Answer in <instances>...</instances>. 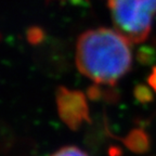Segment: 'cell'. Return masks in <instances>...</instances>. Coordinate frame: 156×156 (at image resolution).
<instances>
[{"instance_id": "cell-1", "label": "cell", "mask_w": 156, "mask_h": 156, "mask_svg": "<svg viewBox=\"0 0 156 156\" xmlns=\"http://www.w3.org/2000/svg\"><path fill=\"white\" fill-rule=\"evenodd\" d=\"M131 64L130 42L117 30L105 27L89 29L78 38L76 65L93 83L115 85L129 72Z\"/></svg>"}, {"instance_id": "cell-3", "label": "cell", "mask_w": 156, "mask_h": 156, "mask_svg": "<svg viewBox=\"0 0 156 156\" xmlns=\"http://www.w3.org/2000/svg\"><path fill=\"white\" fill-rule=\"evenodd\" d=\"M56 107L62 122L72 130H77L86 122H90L87 98L80 91L58 87L56 90Z\"/></svg>"}, {"instance_id": "cell-7", "label": "cell", "mask_w": 156, "mask_h": 156, "mask_svg": "<svg viewBox=\"0 0 156 156\" xmlns=\"http://www.w3.org/2000/svg\"><path fill=\"white\" fill-rule=\"evenodd\" d=\"M69 1H73V2H79V1H86V0H69Z\"/></svg>"}, {"instance_id": "cell-4", "label": "cell", "mask_w": 156, "mask_h": 156, "mask_svg": "<svg viewBox=\"0 0 156 156\" xmlns=\"http://www.w3.org/2000/svg\"><path fill=\"white\" fill-rule=\"evenodd\" d=\"M146 145H147V140H146V136L144 133H142V132H133V133L130 134V149L136 152H142L146 149Z\"/></svg>"}, {"instance_id": "cell-5", "label": "cell", "mask_w": 156, "mask_h": 156, "mask_svg": "<svg viewBox=\"0 0 156 156\" xmlns=\"http://www.w3.org/2000/svg\"><path fill=\"white\" fill-rule=\"evenodd\" d=\"M51 156H89L85 151L77 146H64L54 152Z\"/></svg>"}, {"instance_id": "cell-2", "label": "cell", "mask_w": 156, "mask_h": 156, "mask_svg": "<svg viewBox=\"0 0 156 156\" xmlns=\"http://www.w3.org/2000/svg\"><path fill=\"white\" fill-rule=\"evenodd\" d=\"M115 30L131 44L149 37L156 14V0H108Z\"/></svg>"}, {"instance_id": "cell-6", "label": "cell", "mask_w": 156, "mask_h": 156, "mask_svg": "<svg viewBox=\"0 0 156 156\" xmlns=\"http://www.w3.org/2000/svg\"><path fill=\"white\" fill-rule=\"evenodd\" d=\"M150 83H151L152 87H154V89L156 90V68L154 69L153 74L150 77Z\"/></svg>"}]
</instances>
